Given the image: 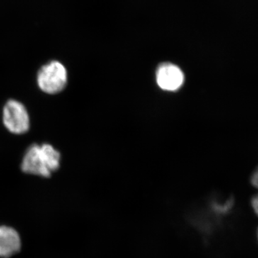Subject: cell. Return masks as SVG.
I'll return each mask as SVG.
<instances>
[{
	"instance_id": "4",
	"label": "cell",
	"mask_w": 258,
	"mask_h": 258,
	"mask_svg": "<svg viewBox=\"0 0 258 258\" xmlns=\"http://www.w3.org/2000/svg\"><path fill=\"white\" fill-rule=\"evenodd\" d=\"M184 76L178 66L172 63H164L158 68L157 82L161 89L174 91L181 87Z\"/></svg>"
},
{
	"instance_id": "3",
	"label": "cell",
	"mask_w": 258,
	"mask_h": 258,
	"mask_svg": "<svg viewBox=\"0 0 258 258\" xmlns=\"http://www.w3.org/2000/svg\"><path fill=\"white\" fill-rule=\"evenodd\" d=\"M3 123L11 133L23 134L30 128V117L26 108L15 100L7 102L3 108Z\"/></svg>"
},
{
	"instance_id": "2",
	"label": "cell",
	"mask_w": 258,
	"mask_h": 258,
	"mask_svg": "<svg viewBox=\"0 0 258 258\" xmlns=\"http://www.w3.org/2000/svg\"><path fill=\"white\" fill-rule=\"evenodd\" d=\"M37 80L39 88L43 92L56 94L66 88L68 82L67 71L58 61H51L40 69Z\"/></svg>"
},
{
	"instance_id": "5",
	"label": "cell",
	"mask_w": 258,
	"mask_h": 258,
	"mask_svg": "<svg viewBox=\"0 0 258 258\" xmlns=\"http://www.w3.org/2000/svg\"><path fill=\"white\" fill-rule=\"evenodd\" d=\"M21 247L20 236L11 227H0V257H10L19 252Z\"/></svg>"
},
{
	"instance_id": "1",
	"label": "cell",
	"mask_w": 258,
	"mask_h": 258,
	"mask_svg": "<svg viewBox=\"0 0 258 258\" xmlns=\"http://www.w3.org/2000/svg\"><path fill=\"white\" fill-rule=\"evenodd\" d=\"M60 154L50 144H33L23 158L22 170L27 174L50 177L60 166Z\"/></svg>"
},
{
	"instance_id": "6",
	"label": "cell",
	"mask_w": 258,
	"mask_h": 258,
	"mask_svg": "<svg viewBox=\"0 0 258 258\" xmlns=\"http://www.w3.org/2000/svg\"><path fill=\"white\" fill-rule=\"evenodd\" d=\"M250 181L252 186L258 189V168L252 173L250 177ZM251 204H252V208L253 209L254 212L258 216V194L253 197L252 201H251Z\"/></svg>"
},
{
	"instance_id": "7",
	"label": "cell",
	"mask_w": 258,
	"mask_h": 258,
	"mask_svg": "<svg viewBox=\"0 0 258 258\" xmlns=\"http://www.w3.org/2000/svg\"><path fill=\"white\" fill-rule=\"evenodd\" d=\"M257 238H258V231H257Z\"/></svg>"
}]
</instances>
